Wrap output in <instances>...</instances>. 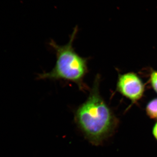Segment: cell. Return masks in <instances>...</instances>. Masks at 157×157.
Instances as JSON below:
<instances>
[{"mask_svg":"<svg viewBox=\"0 0 157 157\" xmlns=\"http://www.w3.org/2000/svg\"><path fill=\"white\" fill-rule=\"evenodd\" d=\"M152 134L155 139L157 140V122L155 124L153 128Z\"/></svg>","mask_w":157,"mask_h":157,"instance_id":"6","label":"cell"},{"mask_svg":"<svg viewBox=\"0 0 157 157\" xmlns=\"http://www.w3.org/2000/svg\"><path fill=\"white\" fill-rule=\"evenodd\" d=\"M100 76H96L89 94L75 111L76 124L92 144L101 145L112 136L118 120L102 98L99 90Z\"/></svg>","mask_w":157,"mask_h":157,"instance_id":"1","label":"cell"},{"mask_svg":"<svg viewBox=\"0 0 157 157\" xmlns=\"http://www.w3.org/2000/svg\"><path fill=\"white\" fill-rule=\"evenodd\" d=\"M146 113L151 119L157 120V98L153 99L147 104Z\"/></svg>","mask_w":157,"mask_h":157,"instance_id":"4","label":"cell"},{"mask_svg":"<svg viewBox=\"0 0 157 157\" xmlns=\"http://www.w3.org/2000/svg\"><path fill=\"white\" fill-rule=\"evenodd\" d=\"M78 32L76 26L70 35L69 42L65 45H59L52 39L51 40L49 45L56 53L55 66L50 72L39 74L38 79L71 82L76 84L80 91L88 90L89 88L84 82L88 72V59L79 56L73 46Z\"/></svg>","mask_w":157,"mask_h":157,"instance_id":"2","label":"cell"},{"mask_svg":"<svg viewBox=\"0 0 157 157\" xmlns=\"http://www.w3.org/2000/svg\"><path fill=\"white\" fill-rule=\"evenodd\" d=\"M151 82L152 86L157 93V72L155 71L151 73Z\"/></svg>","mask_w":157,"mask_h":157,"instance_id":"5","label":"cell"},{"mask_svg":"<svg viewBox=\"0 0 157 157\" xmlns=\"http://www.w3.org/2000/svg\"><path fill=\"white\" fill-rule=\"evenodd\" d=\"M118 90L133 102L140 100L143 96L144 87L141 79L134 73H128L119 77Z\"/></svg>","mask_w":157,"mask_h":157,"instance_id":"3","label":"cell"}]
</instances>
